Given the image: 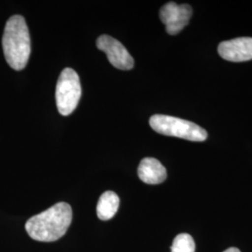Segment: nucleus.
<instances>
[{
  "label": "nucleus",
  "instance_id": "nucleus-10",
  "mask_svg": "<svg viewBox=\"0 0 252 252\" xmlns=\"http://www.w3.org/2000/svg\"><path fill=\"white\" fill-rule=\"evenodd\" d=\"M195 244L189 234H178L171 246V252H194Z\"/></svg>",
  "mask_w": 252,
  "mask_h": 252
},
{
  "label": "nucleus",
  "instance_id": "nucleus-6",
  "mask_svg": "<svg viewBox=\"0 0 252 252\" xmlns=\"http://www.w3.org/2000/svg\"><path fill=\"white\" fill-rule=\"evenodd\" d=\"M98 50L107 54L110 63L122 70H129L134 67V59L126 47L119 40L108 35H102L96 40Z\"/></svg>",
  "mask_w": 252,
  "mask_h": 252
},
{
  "label": "nucleus",
  "instance_id": "nucleus-5",
  "mask_svg": "<svg viewBox=\"0 0 252 252\" xmlns=\"http://www.w3.org/2000/svg\"><path fill=\"white\" fill-rule=\"evenodd\" d=\"M192 9L188 4L168 2L160 9V18L169 35H177L189 24Z\"/></svg>",
  "mask_w": 252,
  "mask_h": 252
},
{
  "label": "nucleus",
  "instance_id": "nucleus-8",
  "mask_svg": "<svg viewBox=\"0 0 252 252\" xmlns=\"http://www.w3.org/2000/svg\"><path fill=\"white\" fill-rule=\"evenodd\" d=\"M137 174L139 179L147 184L156 185L166 180L167 173L165 167L157 159L144 158L138 166Z\"/></svg>",
  "mask_w": 252,
  "mask_h": 252
},
{
  "label": "nucleus",
  "instance_id": "nucleus-1",
  "mask_svg": "<svg viewBox=\"0 0 252 252\" xmlns=\"http://www.w3.org/2000/svg\"><path fill=\"white\" fill-rule=\"evenodd\" d=\"M72 221L71 207L64 202L30 218L26 223L29 236L41 242H54L63 236Z\"/></svg>",
  "mask_w": 252,
  "mask_h": 252
},
{
  "label": "nucleus",
  "instance_id": "nucleus-7",
  "mask_svg": "<svg viewBox=\"0 0 252 252\" xmlns=\"http://www.w3.org/2000/svg\"><path fill=\"white\" fill-rule=\"evenodd\" d=\"M221 58L231 62L252 60V37H237L221 42L218 48Z\"/></svg>",
  "mask_w": 252,
  "mask_h": 252
},
{
  "label": "nucleus",
  "instance_id": "nucleus-9",
  "mask_svg": "<svg viewBox=\"0 0 252 252\" xmlns=\"http://www.w3.org/2000/svg\"><path fill=\"white\" fill-rule=\"evenodd\" d=\"M120 206V198L112 190H107L100 196L96 213L101 220H108L115 216Z\"/></svg>",
  "mask_w": 252,
  "mask_h": 252
},
{
  "label": "nucleus",
  "instance_id": "nucleus-4",
  "mask_svg": "<svg viewBox=\"0 0 252 252\" xmlns=\"http://www.w3.org/2000/svg\"><path fill=\"white\" fill-rule=\"evenodd\" d=\"M81 95L79 75L72 68H64L59 76L55 91L56 105L59 113L63 116L71 114L77 108Z\"/></svg>",
  "mask_w": 252,
  "mask_h": 252
},
{
  "label": "nucleus",
  "instance_id": "nucleus-2",
  "mask_svg": "<svg viewBox=\"0 0 252 252\" xmlns=\"http://www.w3.org/2000/svg\"><path fill=\"white\" fill-rule=\"evenodd\" d=\"M3 52L7 63L14 70L27 66L31 54V39L27 22L21 15H13L8 20L2 37Z\"/></svg>",
  "mask_w": 252,
  "mask_h": 252
},
{
  "label": "nucleus",
  "instance_id": "nucleus-11",
  "mask_svg": "<svg viewBox=\"0 0 252 252\" xmlns=\"http://www.w3.org/2000/svg\"><path fill=\"white\" fill-rule=\"evenodd\" d=\"M241 252L238 249H236V248H230V249H228V250H226L225 252Z\"/></svg>",
  "mask_w": 252,
  "mask_h": 252
},
{
  "label": "nucleus",
  "instance_id": "nucleus-3",
  "mask_svg": "<svg viewBox=\"0 0 252 252\" xmlns=\"http://www.w3.org/2000/svg\"><path fill=\"white\" fill-rule=\"evenodd\" d=\"M150 126L161 135L175 136L189 141L201 142L207 138V132L204 128L180 118L156 114L150 119Z\"/></svg>",
  "mask_w": 252,
  "mask_h": 252
}]
</instances>
